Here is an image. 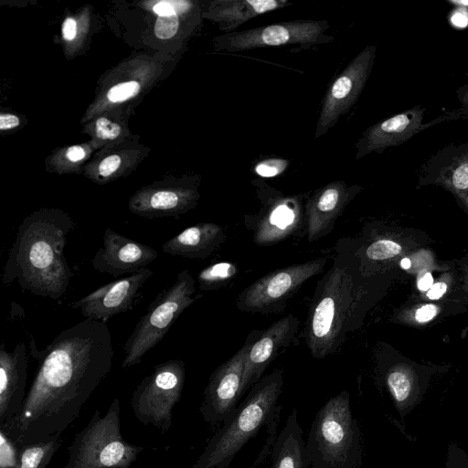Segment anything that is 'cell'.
I'll return each mask as SVG.
<instances>
[{"label":"cell","instance_id":"cell-14","mask_svg":"<svg viewBox=\"0 0 468 468\" xmlns=\"http://www.w3.org/2000/svg\"><path fill=\"white\" fill-rule=\"evenodd\" d=\"M425 112V108L418 105L369 126L355 144V159L359 160L372 153L381 154L389 147L402 144L433 124L452 120L447 112L423 123Z\"/></svg>","mask_w":468,"mask_h":468},{"label":"cell","instance_id":"cell-32","mask_svg":"<svg viewBox=\"0 0 468 468\" xmlns=\"http://www.w3.org/2000/svg\"><path fill=\"white\" fill-rule=\"evenodd\" d=\"M140 90L137 81H127L114 85L108 91L107 97L112 102L126 101L135 96Z\"/></svg>","mask_w":468,"mask_h":468},{"label":"cell","instance_id":"cell-17","mask_svg":"<svg viewBox=\"0 0 468 468\" xmlns=\"http://www.w3.org/2000/svg\"><path fill=\"white\" fill-rule=\"evenodd\" d=\"M298 324V319L289 314L261 331L246 356L241 396L261 379L262 374L275 356L290 344L296 333Z\"/></svg>","mask_w":468,"mask_h":468},{"label":"cell","instance_id":"cell-2","mask_svg":"<svg viewBox=\"0 0 468 468\" xmlns=\"http://www.w3.org/2000/svg\"><path fill=\"white\" fill-rule=\"evenodd\" d=\"M73 221L59 211H40L26 218L9 250L2 281H15L36 296L58 300L73 272L64 255Z\"/></svg>","mask_w":468,"mask_h":468},{"label":"cell","instance_id":"cell-22","mask_svg":"<svg viewBox=\"0 0 468 468\" xmlns=\"http://www.w3.org/2000/svg\"><path fill=\"white\" fill-rule=\"evenodd\" d=\"M223 229L216 223H197L183 229L162 246L164 252L187 259H205L224 241Z\"/></svg>","mask_w":468,"mask_h":468},{"label":"cell","instance_id":"cell-11","mask_svg":"<svg viewBox=\"0 0 468 468\" xmlns=\"http://www.w3.org/2000/svg\"><path fill=\"white\" fill-rule=\"evenodd\" d=\"M325 258L293 264L269 272L239 294L237 306L245 312L268 313L288 300L310 278L322 271Z\"/></svg>","mask_w":468,"mask_h":468},{"label":"cell","instance_id":"cell-29","mask_svg":"<svg viewBox=\"0 0 468 468\" xmlns=\"http://www.w3.org/2000/svg\"><path fill=\"white\" fill-rule=\"evenodd\" d=\"M440 312L441 308L439 305L433 303H423L414 307L410 311V314H401L399 315V319L404 322L409 320L410 323L415 324H424L437 317Z\"/></svg>","mask_w":468,"mask_h":468},{"label":"cell","instance_id":"cell-39","mask_svg":"<svg viewBox=\"0 0 468 468\" xmlns=\"http://www.w3.org/2000/svg\"><path fill=\"white\" fill-rule=\"evenodd\" d=\"M76 33V21L71 17L66 18L62 25V34L64 38L67 40H72L75 37Z\"/></svg>","mask_w":468,"mask_h":468},{"label":"cell","instance_id":"cell-45","mask_svg":"<svg viewBox=\"0 0 468 468\" xmlns=\"http://www.w3.org/2000/svg\"><path fill=\"white\" fill-rule=\"evenodd\" d=\"M464 287L468 292V269L467 271H465V276H464Z\"/></svg>","mask_w":468,"mask_h":468},{"label":"cell","instance_id":"cell-20","mask_svg":"<svg viewBox=\"0 0 468 468\" xmlns=\"http://www.w3.org/2000/svg\"><path fill=\"white\" fill-rule=\"evenodd\" d=\"M382 379L397 412L404 419L422 401L429 375L414 366L398 362L383 370Z\"/></svg>","mask_w":468,"mask_h":468},{"label":"cell","instance_id":"cell-36","mask_svg":"<svg viewBox=\"0 0 468 468\" xmlns=\"http://www.w3.org/2000/svg\"><path fill=\"white\" fill-rule=\"evenodd\" d=\"M466 76H468V72L466 73ZM456 94L461 107L454 112H449L452 120L461 117H468V83L460 87L456 90Z\"/></svg>","mask_w":468,"mask_h":468},{"label":"cell","instance_id":"cell-16","mask_svg":"<svg viewBox=\"0 0 468 468\" xmlns=\"http://www.w3.org/2000/svg\"><path fill=\"white\" fill-rule=\"evenodd\" d=\"M358 185L330 182L315 190L305 204L307 238L315 241L328 234L345 207L360 192Z\"/></svg>","mask_w":468,"mask_h":468},{"label":"cell","instance_id":"cell-24","mask_svg":"<svg viewBox=\"0 0 468 468\" xmlns=\"http://www.w3.org/2000/svg\"><path fill=\"white\" fill-rule=\"evenodd\" d=\"M271 468H310L295 409L288 416L273 444Z\"/></svg>","mask_w":468,"mask_h":468},{"label":"cell","instance_id":"cell-27","mask_svg":"<svg viewBox=\"0 0 468 468\" xmlns=\"http://www.w3.org/2000/svg\"><path fill=\"white\" fill-rule=\"evenodd\" d=\"M239 271L238 267L229 261L211 264L197 275L198 288L203 291L216 290L233 279Z\"/></svg>","mask_w":468,"mask_h":468},{"label":"cell","instance_id":"cell-12","mask_svg":"<svg viewBox=\"0 0 468 468\" xmlns=\"http://www.w3.org/2000/svg\"><path fill=\"white\" fill-rule=\"evenodd\" d=\"M254 334L229 360L210 375L199 408L205 421L210 425L222 423L237 408L241 396V381L247 354L257 339Z\"/></svg>","mask_w":468,"mask_h":468},{"label":"cell","instance_id":"cell-5","mask_svg":"<svg viewBox=\"0 0 468 468\" xmlns=\"http://www.w3.org/2000/svg\"><path fill=\"white\" fill-rule=\"evenodd\" d=\"M120 400L115 398L104 415L96 410L68 448L64 468H130L144 446L127 442L121 433Z\"/></svg>","mask_w":468,"mask_h":468},{"label":"cell","instance_id":"cell-19","mask_svg":"<svg viewBox=\"0 0 468 468\" xmlns=\"http://www.w3.org/2000/svg\"><path fill=\"white\" fill-rule=\"evenodd\" d=\"M26 345L18 343L13 351L0 346V427L16 416L22 407L27 378Z\"/></svg>","mask_w":468,"mask_h":468},{"label":"cell","instance_id":"cell-44","mask_svg":"<svg viewBox=\"0 0 468 468\" xmlns=\"http://www.w3.org/2000/svg\"><path fill=\"white\" fill-rule=\"evenodd\" d=\"M452 4L461 5V7H468V1H449Z\"/></svg>","mask_w":468,"mask_h":468},{"label":"cell","instance_id":"cell-30","mask_svg":"<svg viewBox=\"0 0 468 468\" xmlns=\"http://www.w3.org/2000/svg\"><path fill=\"white\" fill-rule=\"evenodd\" d=\"M19 447L0 430V468H14L18 461Z\"/></svg>","mask_w":468,"mask_h":468},{"label":"cell","instance_id":"cell-18","mask_svg":"<svg viewBox=\"0 0 468 468\" xmlns=\"http://www.w3.org/2000/svg\"><path fill=\"white\" fill-rule=\"evenodd\" d=\"M419 184L437 185L455 197L468 191V142L449 144L420 167Z\"/></svg>","mask_w":468,"mask_h":468},{"label":"cell","instance_id":"cell-34","mask_svg":"<svg viewBox=\"0 0 468 468\" xmlns=\"http://www.w3.org/2000/svg\"><path fill=\"white\" fill-rule=\"evenodd\" d=\"M445 468H468V454L456 442L448 446Z\"/></svg>","mask_w":468,"mask_h":468},{"label":"cell","instance_id":"cell-35","mask_svg":"<svg viewBox=\"0 0 468 468\" xmlns=\"http://www.w3.org/2000/svg\"><path fill=\"white\" fill-rule=\"evenodd\" d=\"M121 127L107 118L101 117L96 122L97 136L102 140H113L119 136Z\"/></svg>","mask_w":468,"mask_h":468},{"label":"cell","instance_id":"cell-42","mask_svg":"<svg viewBox=\"0 0 468 468\" xmlns=\"http://www.w3.org/2000/svg\"><path fill=\"white\" fill-rule=\"evenodd\" d=\"M417 282L419 290L424 292L428 291L433 284V278L430 272H425L418 278Z\"/></svg>","mask_w":468,"mask_h":468},{"label":"cell","instance_id":"cell-23","mask_svg":"<svg viewBox=\"0 0 468 468\" xmlns=\"http://www.w3.org/2000/svg\"><path fill=\"white\" fill-rule=\"evenodd\" d=\"M287 0H216L209 6V16L225 34L266 13L290 6Z\"/></svg>","mask_w":468,"mask_h":468},{"label":"cell","instance_id":"cell-9","mask_svg":"<svg viewBox=\"0 0 468 468\" xmlns=\"http://www.w3.org/2000/svg\"><path fill=\"white\" fill-rule=\"evenodd\" d=\"M326 20L302 19L274 23L242 31L224 34L217 38V47L227 52L294 45L308 49L332 42Z\"/></svg>","mask_w":468,"mask_h":468},{"label":"cell","instance_id":"cell-33","mask_svg":"<svg viewBox=\"0 0 468 468\" xmlns=\"http://www.w3.org/2000/svg\"><path fill=\"white\" fill-rule=\"evenodd\" d=\"M178 29L177 15L158 16L154 25V34L158 38L167 39L174 37Z\"/></svg>","mask_w":468,"mask_h":468},{"label":"cell","instance_id":"cell-13","mask_svg":"<svg viewBox=\"0 0 468 468\" xmlns=\"http://www.w3.org/2000/svg\"><path fill=\"white\" fill-rule=\"evenodd\" d=\"M152 275L150 269L142 268L97 288L69 305L79 309L85 318L106 323L114 315L133 308L143 285Z\"/></svg>","mask_w":468,"mask_h":468},{"label":"cell","instance_id":"cell-7","mask_svg":"<svg viewBox=\"0 0 468 468\" xmlns=\"http://www.w3.org/2000/svg\"><path fill=\"white\" fill-rule=\"evenodd\" d=\"M353 281L343 269L332 268L310 313L306 342L314 358H324L335 352L350 310Z\"/></svg>","mask_w":468,"mask_h":468},{"label":"cell","instance_id":"cell-40","mask_svg":"<svg viewBox=\"0 0 468 468\" xmlns=\"http://www.w3.org/2000/svg\"><path fill=\"white\" fill-rule=\"evenodd\" d=\"M19 124V119L16 115L2 114L0 116V129L7 130L14 128Z\"/></svg>","mask_w":468,"mask_h":468},{"label":"cell","instance_id":"cell-26","mask_svg":"<svg viewBox=\"0 0 468 468\" xmlns=\"http://www.w3.org/2000/svg\"><path fill=\"white\" fill-rule=\"evenodd\" d=\"M60 445V437H53L19 447L18 461L14 468H46Z\"/></svg>","mask_w":468,"mask_h":468},{"label":"cell","instance_id":"cell-38","mask_svg":"<svg viewBox=\"0 0 468 468\" xmlns=\"http://www.w3.org/2000/svg\"><path fill=\"white\" fill-rule=\"evenodd\" d=\"M448 290V283L446 281H438L433 283L427 292V297L431 300H438L441 298Z\"/></svg>","mask_w":468,"mask_h":468},{"label":"cell","instance_id":"cell-1","mask_svg":"<svg viewBox=\"0 0 468 468\" xmlns=\"http://www.w3.org/2000/svg\"><path fill=\"white\" fill-rule=\"evenodd\" d=\"M113 354L106 323L85 318L61 331L37 351L41 361L23 407L0 430L18 447L60 437L110 373Z\"/></svg>","mask_w":468,"mask_h":468},{"label":"cell","instance_id":"cell-3","mask_svg":"<svg viewBox=\"0 0 468 468\" xmlns=\"http://www.w3.org/2000/svg\"><path fill=\"white\" fill-rule=\"evenodd\" d=\"M282 386L280 369L257 382L225 419L191 468H227L248 441L273 417Z\"/></svg>","mask_w":468,"mask_h":468},{"label":"cell","instance_id":"cell-37","mask_svg":"<svg viewBox=\"0 0 468 468\" xmlns=\"http://www.w3.org/2000/svg\"><path fill=\"white\" fill-rule=\"evenodd\" d=\"M120 165L121 158L118 155H109L101 162L99 165V173L101 176H109L119 168Z\"/></svg>","mask_w":468,"mask_h":468},{"label":"cell","instance_id":"cell-28","mask_svg":"<svg viewBox=\"0 0 468 468\" xmlns=\"http://www.w3.org/2000/svg\"><path fill=\"white\" fill-rule=\"evenodd\" d=\"M401 252V245L389 239H378L366 250L367 257L372 261L390 260L399 256Z\"/></svg>","mask_w":468,"mask_h":468},{"label":"cell","instance_id":"cell-4","mask_svg":"<svg viewBox=\"0 0 468 468\" xmlns=\"http://www.w3.org/2000/svg\"><path fill=\"white\" fill-rule=\"evenodd\" d=\"M310 468H358L361 431L347 391L329 399L316 413L305 441Z\"/></svg>","mask_w":468,"mask_h":468},{"label":"cell","instance_id":"cell-21","mask_svg":"<svg viewBox=\"0 0 468 468\" xmlns=\"http://www.w3.org/2000/svg\"><path fill=\"white\" fill-rule=\"evenodd\" d=\"M303 218V207L297 197H274L266 207L254 233L261 246L271 245L289 237Z\"/></svg>","mask_w":468,"mask_h":468},{"label":"cell","instance_id":"cell-10","mask_svg":"<svg viewBox=\"0 0 468 468\" xmlns=\"http://www.w3.org/2000/svg\"><path fill=\"white\" fill-rule=\"evenodd\" d=\"M377 47L367 45L337 75L322 101L314 139L327 133L357 101L371 74Z\"/></svg>","mask_w":468,"mask_h":468},{"label":"cell","instance_id":"cell-8","mask_svg":"<svg viewBox=\"0 0 468 468\" xmlns=\"http://www.w3.org/2000/svg\"><path fill=\"white\" fill-rule=\"evenodd\" d=\"M185 379L183 360L169 359L157 364L133 392L131 406L135 418L144 425H152L162 432L168 431Z\"/></svg>","mask_w":468,"mask_h":468},{"label":"cell","instance_id":"cell-43","mask_svg":"<svg viewBox=\"0 0 468 468\" xmlns=\"http://www.w3.org/2000/svg\"><path fill=\"white\" fill-rule=\"evenodd\" d=\"M451 21L454 26L458 27H463L468 24V17L465 13L455 12L452 16Z\"/></svg>","mask_w":468,"mask_h":468},{"label":"cell","instance_id":"cell-6","mask_svg":"<svg viewBox=\"0 0 468 468\" xmlns=\"http://www.w3.org/2000/svg\"><path fill=\"white\" fill-rule=\"evenodd\" d=\"M195 291V280L186 269L156 295L123 344L122 368L141 363L143 356L164 338L178 316L199 297L194 296Z\"/></svg>","mask_w":468,"mask_h":468},{"label":"cell","instance_id":"cell-25","mask_svg":"<svg viewBox=\"0 0 468 468\" xmlns=\"http://www.w3.org/2000/svg\"><path fill=\"white\" fill-rule=\"evenodd\" d=\"M196 197L193 193L180 194L176 190L159 189L149 196L136 198L131 205L133 212L145 217L156 218L184 213L193 205Z\"/></svg>","mask_w":468,"mask_h":468},{"label":"cell","instance_id":"cell-41","mask_svg":"<svg viewBox=\"0 0 468 468\" xmlns=\"http://www.w3.org/2000/svg\"><path fill=\"white\" fill-rule=\"evenodd\" d=\"M66 156L69 161L77 162L85 156V151L79 145H73L67 150Z\"/></svg>","mask_w":468,"mask_h":468},{"label":"cell","instance_id":"cell-15","mask_svg":"<svg viewBox=\"0 0 468 468\" xmlns=\"http://www.w3.org/2000/svg\"><path fill=\"white\" fill-rule=\"evenodd\" d=\"M157 257L158 252L154 248L107 228L91 265L99 272L117 278L138 271Z\"/></svg>","mask_w":468,"mask_h":468},{"label":"cell","instance_id":"cell-31","mask_svg":"<svg viewBox=\"0 0 468 468\" xmlns=\"http://www.w3.org/2000/svg\"><path fill=\"white\" fill-rule=\"evenodd\" d=\"M290 161L282 158H267L258 162L254 172L262 177H273L282 175L289 166Z\"/></svg>","mask_w":468,"mask_h":468}]
</instances>
